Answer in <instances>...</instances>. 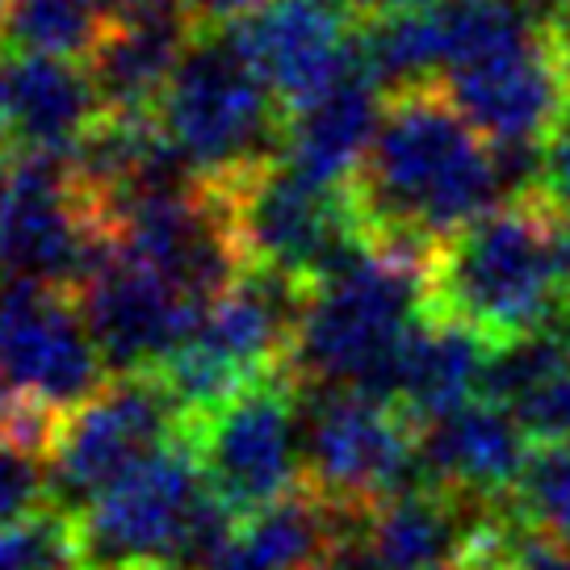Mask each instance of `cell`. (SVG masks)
<instances>
[{"instance_id": "6da1fadb", "label": "cell", "mask_w": 570, "mask_h": 570, "mask_svg": "<svg viewBox=\"0 0 570 570\" xmlns=\"http://www.w3.org/2000/svg\"><path fill=\"white\" fill-rule=\"evenodd\" d=\"M361 223L377 248L428 256L499 206L495 147L453 106L445 85L391 92L365 160L348 180Z\"/></svg>"}, {"instance_id": "7a4b0ae2", "label": "cell", "mask_w": 570, "mask_h": 570, "mask_svg": "<svg viewBox=\"0 0 570 570\" xmlns=\"http://www.w3.org/2000/svg\"><path fill=\"white\" fill-rule=\"evenodd\" d=\"M432 320L462 323L491 344L570 323V218L533 185L445 235L428 252Z\"/></svg>"}, {"instance_id": "3957f363", "label": "cell", "mask_w": 570, "mask_h": 570, "mask_svg": "<svg viewBox=\"0 0 570 570\" xmlns=\"http://www.w3.org/2000/svg\"><path fill=\"white\" fill-rule=\"evenodd\" d=\"M424 268L428 256L374 248L315 285L285 370L298 391H365L391 399L403 340L428 315Z\"/></svg>"}, {"instance_id": "277c9868", "label": "cell", "mask_w": 570, "mask_h": 570, "mask_svg": "<svg viewBox=\"0 0 570 570\" xmlns=\"http://www.w3.org/2000/svg\"><path fill=\"white\" fill-rule=\"evenodd\" d=\"M160 126L197 180H235L282 160L289 109L227 26H202L164 92Z\"/></svg>"}, {"instance_id": "5b68a950", "label": "cell", "mask_w": 570, "mask_h": 570, "mask_svg": "<svg viewBox=\"0 0 570 570\" xmlns=\"http://www.w3.org/2000/svg\"><path fill=\"white\" fill-rule=\"evenodd\" d=\"M114 248L92 197L76 185L68 156L13 151L0 168V282L71 289Z\"/></svg>"}, {"instance_id": "8992f818", "label": "cell", "mask_w": 570, "mask_h": 570, "mask_svg": "<svg viewBox=\"0 0 570 570\" xmlns=\"http://www.w3.org/2000/svg\"><path fill=\"white\" fill-rule=\"evenodd\" d=\"M206 487L244 520L306 482L303 391L289 374L252 382L248 391L185 428Z\"/></svg>"}, {"instance_id": "52a82bcc", "label": "cell", "mask_w": 570, "mask_h": 570, "mask_svg": "<svg viewBox=\"0 0 570 570\" xmlns=\"http://www.w3.org/2000/svg\"><path fill=\"white\" fill-rule=\"evenodd\" d=\"M306 482L336 508L365 517L420 482V432L407 411L365 391H303Z\"/></svg>"}, {"instance_id": "ba28073f", "label": "cell", "mask_w": 570, "mask_h": 570, "mask_svg": "<svg viewBox=\"0 0 570 570\" xmlns=\"http://www.w3.org/2000/svg\"><path fill=\"white\" fill-rule=\"evenodd\" d=\"M185 436V411L160 374H118L80 407L63 411L51 458V508L76 517L106 487Z\"/></svg>"}, {"instance_id": "9c48e42d", "label": "cell", "mask_w": 570, "mask_h": 570, "mask_svg": "<svg viewBox=\"0 0 570 570\" xmlns=\"http://www.w3.org/2000/svg\"><path fill=\"white\" fill-rule=\"evenodd\" d=\"M202 495L206 474L197 449L180 436L71 517L85 570H126L139 562L173 567Z\"/></svg>"}, {"instance_id": "30bf717a", "label": "cell", "mask_w": 570, "mask_h": 570, "mask_svg": "<svg viewBox=\"0 0 570 570\" xmlns=\"http://www.w3.org/2000/svg\"><path fill=\"white\" fill-rule=\"evenodd\" d=\"M0 374L59 411L80 407L114 377L76 294L26 277L0 282Z\"/></svg>"}, {"instance_id": "8fae6325", "label": "cell", "mask_w": 570, "mask_h": 570, "mask_svg": "<svg viewBox=\"0 0 570 570\" xmlns=\"http://www.w3.org/2000/svg\"><path fill=\"white\" fill-rule=\"evenodd\" d=\"M441 85L470 126L495 147L499 160L517 173L520 189H529L533 173L524 164H533L541 139L550 135L558 109L570 97L553 38L537 35L495 55H482L474 63L453 68Z\"/></svg>"}, {"instance_id": "7c38bea8", "label": "cell", "mask_w": 570, "mask_h": 570, "mask_svg": "<svg viewBox=\"0 0 570 570\" xmlns=\"http://www.w3.org/2000/svg\"><path fill=\"white\" fill-rule=\"evenodd\" d=\"M76 306L114 377L156 374L206 320V306L194 303L164 273L118 248V239L76 285Z\"/></svg>"}, {"instance_id": "4fadbf2b", "label": "cell", "mask_w": 570, "mask_h": 570, "mask_svg": "<svg viewBox=\"0 0 570 570\" xmlns=\"http://www.w3.org/2000/svg\"><path fill=\"white\" fill-rule=\"evenodd\" d=\"M344 0H265L227 30L289 114L306 109L361 68V30Z\"/></svg>"}, {"instance_id": "5bb4252c", "label": "cell", "mask_w": 570, "mask_h": 570, "mask_svg": "<svg viewBox=\"0 0 570 570\" xmlns=\"http://www.w3.org/2000/svg\"><path fill=\"white\" fill-rule=\"evenodd\" d=\"M495 508L420 479L365 512L361 546L377 570H462Z\"/></svg>"}, {"instance_id": "9a60e30c", "label": "cell", "mask_w": 570, "mask_h": 570, "mask_svg": "<svg viewBox=\"0 0 570 570\" xmlns=\"http://www.w3.org/2000/svg\"><path fill=\"white\" fill-rule=\"evenodd\" d=\"M533 436L491 399H474L420 432V479L479 503H508L517 491Z\"/></svg>"}, {"instance_id": "2e32d148", "label": "cell", "mask_w": 570, "mask_h": 570, "mask_svg": "<svg viewBox=\"0 0 570 570\" xmlns=\"http://www.w3.org/2000/svg\"><path fill=\"white\" fill-rule=\"evenodd\" d=\"M361 524L365 517L344 512L303 482L298 491L239 520L206 570H332Z\"/></svg>"}, {"instance_id": "e0dca14e", "label": "cell", "mask_w": 570, "mask_h": 570, "mask_svg": "<svg viewBox=\"0 0 570 570\" xmlns=\"http://www.w3.org/2000/svg\"><path fill=\"white\" fill-rule=\"evenodd\" d=\"M189 9L173 13H114L106 38L89 55V76L106 114H160V101L180 59L197 38Z\"/></svg>"}, {"instance_id": "ac0fdd59", "label": "cell", "mask_w": 570, "mask_h": 570, "mask_svg": "<svg viewBox=\"0 0 570 570\" xmlns=\"http://www.w3.org/2000/svg\"><path fill=\"white\" fill-rule=\"evenodd\" d=\"M101 97L85 68L55 55L9 59V101H4V147L68 156L101 118Z\"/></svg>"}, {"instance_id": "d6986e66", "label": "cell", "mask_w": 570, "mask_h": 570, "mask_svg": "<svg viewBox=\"0 0 570 570\" xmlns=\"http://www.w3.org/2000/svg\"><path fill=\"white\" fill-rule=\"evenodd\" d=\"M491 348H495L491 340L462 323L424 315L403 340L391 403H399L420 428L445 420L458 407L482 399V374H487Z\"/></svg>"}, {"instance_id": "ffe728a7", "label": "cell", "mask_w": 570, "mask_h": 570, "mask_svg": "<svg viewBox=\"0 0 570 570\" xmlns=\"http://www.w3.org/2000/svg\"><path fill=\"white\" fill-rule=\"evenodd\" d=\"M382 106L386 92L377 89L374 76L361 63L327 97L289 114L282 160L315 185H348L374 142Z\"/></svg>"}, {"instance_id": "44dd1931", "label": "cell", "mask_w": 570, "mask_h": 570, "mask_svg": "<svg viewBox=\"0 0 570 570\" xmlns=\"http://www.w3.org/2000/svg\"><path fill=\"white\" fill-rule=\"evenodd\" d=\"M109 21V0H0V42L13 55L89 59Z\"/></svg>"}, {"instance_id": "7402d4cb", "label": "cell", "mask_w": 570, "mask_h": 570, "mask_svg": "<svg viewBox=\"0 0 570 570\" xmlns=\"http://www.w3.org/2000/svg\"><path fill=\"white\" fill-rule=\"evenodd\" d=\"M508 512L524 529L570 546V441H537Z\"/></svg>"}, {"instance_id": "603a6c76", "label": "cell", "mask_w": 570, "mask_h": 570, "mask_svg": "<svg viewBox=\"0 0 570 570\" xmlns=\"http://www.w3.org/2000/svg\"><path fill=\"white\" fill-rule=\"evenodd\" d=\"M0 570H85L76 520L51 508L13 529H0Z\"/></svg>"}, {"instance_id": "cb8c5ba5", "label": "cell", "mask_w": 570, "mask_h": 570, "mask_svg": "<svg viewBox=\"0 0 570 570\" xmlns=\"http://www.w3.org/2000/svg\"><path fill=\"white\" fill-rule=\"evenodd\" d=\"M524 432L537 441H570V340L550 365L508 403Z\"/></svg>"}, {"instance_id": "d4e9b609", "label": "cell", "mask_w": 570, "mask_h": 570, "mask_svg": "<svg viewBox=\"0 0 570 570\" xmlns=\"http://www.w3.org/2000/svg\"><path fill=\"white\" fill-rule=\"evenodd\" d=\"M51 503V470L35 449L0 436V529L47 512Z\"/></svg>"}, {"instance_id": "484cf974", "label": "cell", "mask_w": 570, "mask_h": 570, "mask_svg": "<svg viewBox=\"0 0 570 570\" xmlns=\"http://www.w3.org/2000/svg\"><path fill=\"white\" fill-rule=\"evenodd\" d=\"M533 189L550 202L553 210L570 218V97H567V106L558 109L550 135L541 139Z\"/></svg>"}, {"instance_id": "4316f807", "label": "cell", "mask_w": 570, "mask_h": 570, "mask_svg": "<svg viewBox=\"0 0 570 570\" xmlns=\"http://www.w3.org/2000/svg\"><path fill=\"white\" fill-rule=\"evenodd\" d=\"M512 570H570V546L524 529L517 520L512 533Z\"/></svg>"}, {"instance_id": "83f0119b", "label": "cell", "mask_w": 570, "mask_h": 570, "mask_svg": "<svg viewBox=\"0 0 570 570\" xmlns=\"http://www.w3.org/2000/svg\"><path fill=\"white\" fill-rule=\"evenodd\" d=\"M265 0H194L197 26H232V21L256 13Z\"/></svg>"}, {"instance_id": "f1b7e54d", "label": "cell", "mask_w": 570, "mask_h": 570, "mask_svg": "<svg viewBox=\"0 0 570 570\" xmlns=\"http://www.w3.org/2000/svg\"><path fill=\"white\" fill-rule=\"evenodd\" d=\"M353 9V18L361 21H377V18H394V13H415V9H432L441 0H344Z\"/></svg>"}, {"instance_id": "f546056e", "label": "cell", "mask_w": 570, "mask_h": 570, "mask_svg": "<svg viewBox=\"0 0 570 570\" xmlns=\"http://www.w3.org/2000/svg\"><path fill=\"white\" fill-rule=\"evenodd\" d=\"M550 38H553V51H558V63L567 71V85H570V0L558 4V13H553V26H550Z\"/></svg>"}, {"instance_id": "4dcf8cb0", "label": "cell", "mask_w": 570, "mask_h": 570, "mask_svg": "<svg viewBox=\"0 0 570 570\" xmlns=\"http://www.w3.org/2000/svg\"><path fill=\"white\" fill-rule=\"evenodd\" d=\"M114 13H173V9H189L194 13V0H109Z\"/></svg>"}, {"instance_id": "1f68e13d", "label": "cell", "mask_w": 570, "mask_h": 570, "mask_svg": "<svg viewBox=\"0 0 570 570\" xmlns=\"http://www.w3.org/2000/svg\"><path fill=\"white\" fill-rule=\"evenodd\" d=\"M332 570H377L374 562H370V553H365V546H361V533L340 550V558H336V567Z\"/></svg>"}, {"instance_id": "d6a6232c", "label": "cell", "mask_w": 570, "mask_h": 570, "mask_svg": "<svg viewBox=\"0 0 570 570\" xmlns=\"http://www.w3.org/2000/svg\"><path fill=\"white\" fill-rule=\"evenodd\" d=\"M18 394L21 391H13L9 377L0 374V428H4V420H9V411H13V403H18Z\"/></svg>"}, {"instance_id": "836d02e7", "label": "cell", "mask_w": 570, "mask_h": 570, "mask_svg": "<svg viewBox=\"0 0 570 570\" xmlns=\"http://www.w3.org/2000/svg\"><path fill=\"white\" fill-rule=\"evenodd\" d=\"M4 101H9V59H0V142H4Z\"/></svg>"}, {"instance_id": "e575fe53", "label": "cell", "mask_w": 570, "mask_h": 570, "mask_svg": "<svg viewBox=\"0 0 570 570\" xmlns=\"http://www.w3.org/2000/svg\"><path fill=\"white\" fill-rule=\"evenodd\" d=\"M126 570H177V567H168V562H139V567H126Z\"/></svg>"}, {"instance_id": "d590c367", "label": "cell", "mask_w": 570, "mask_h": 570, "mask_svg": "<svg viewBox=\"0 0 570 570\" xmlns=\"http://www.w3.org/2000/svg\"><path fill=\"white\" fill-rule=\"evenodd\" d=\"M4 160H9V147H4V142H0V168H4Z\"/></svg>"}]
</instances>
